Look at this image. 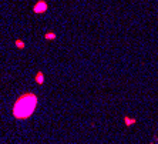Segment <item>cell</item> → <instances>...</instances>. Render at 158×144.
Here are the masks:
<instances>
[{"label": "cell", "instance_id": "obj_1", "mask_svg": "<svg viewBox=\"0 0 158 144\" xmlns=\"http://www.w3.org/2000/svg\"><path fill=\"white\" fill-rule=\"evenodd\" d=\"M34 104H36V99L31 96H26L20 99L17 101L15 107V114L19 118H24L27 116L31 114V111L34 110Z\"/></svg>", "mask_w": 158, "mask_h": 144}, {"label": "cell", "instance_id": "obj_2", "mask_svg": "<svg viewBox=\"0 0 158 144\" xmlns=\"http://www.w3.org/2000/svg\"><path fill=\"white\" fill-rule=\"evenodd\" d=\"M46 9H47V3H46V2H39L37 6L34 7V11H36V13H40V11H44Z\"/></svg>", "mask_w": 158, "mask_h": 144}]
</instances>
